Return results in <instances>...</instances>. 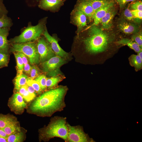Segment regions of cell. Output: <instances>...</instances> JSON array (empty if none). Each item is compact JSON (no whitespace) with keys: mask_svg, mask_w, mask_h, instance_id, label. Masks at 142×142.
<instances>
[{"mask_svg":"<svg viewBox=\"0 0 142 142\" xmlns=\"http://www.w3.org/2000/svg\"><path fill=\"white\" fill-rule=\"evenodd\" d=\"M68 90L66 86H60L47 91L36 98L31 104V111L42 117L50 116L66 106L64 100Z\"/></svg>","mask_w":142,"mask_h":142,"instance_id":"6da1fadb","label":"cell"},{"mask_svg":"<svg viewBox=\"0 0 142 142\" xmlns=\"http://www.w3.org/2000/svg\"><path fill=\"white\" fill-rule=\"evenodd\" d=\"M67 118L58 116L52 118L47 126L40 129L39 139L48 141L54 137H58L68 142Z\"/></svg>","mask_w":142,"mask_h":142,"instance_id":"7a4b0ae2","label":"cell"},{"mask_svg":"<svg viewBox=\"0 0 142 142\" xmlns=\"http://www.w3.org/2000/svg\"><path fill=\"white\" fill-rule=\"evenodd\" d=\"M93 25L90 28L89 36L84 40L88 52L96 53L104 51L107 47L109 37L102 29Z\"/></svg>","mask_w":142,"mask_h":142,"instance_id":"3957f363","label":"cell"},{"mask_svg":"<svg viewBox=\"0 0 142 142\" xmlns=\"http://www.w3.org/2000/svg\"><path fill=\"white\" fill-rule=\"evenodd\" d=\"M11 50L13 52H19L24 54L32 64H38L39 62L37 44L33 42L13 44Z\"/></svg>","mask_w":142,"mask_h":142,"instance_id":"277c9868","label":"cell"},{"mask_svg":"<svg viewBox=\"0 0 142 142\" xmlns=\"http://www.w3.org/2000/svg\"><path fill=\"white\" fill-rule=\"evenodd\" d=\"M44 28L43 24L41 23L28 27L19 35L12 39L11 41L13 44L20 43L37 40L44 32Z\"/></svg>","mask_w":142,"mask_h":142,"instance_id":"5b68a950","label":"cell"},{"mask_svg":"<svg viewBox=\"0 0 142 142\" xmlns=\"http://www.w3.org/2000/svg\"><path fill=\"white\" fill-rule=\"evenodd\" d=\"M66 62L65 59L58 55H54L42 63L43 71L50 77L61 74L60 67Z\"/></svg>","mask_w":142,"mask_h":142,"instance_id":"8992f818","label":"cell"},{"mask_svg":"<svg viewBox=\"0 0 142 142\" xmlns=\"http://www.w3.org/2000/svg\"><path fill=\"white\" fill-rule=\"evenodd\" d=\"M68 142H94L88 134L85 133L82 126L78 125L72 126L67 123Z\"/></svg>","mask_w":142,"mask_h":142,"instance_id":"52a82bcc","label":"cell"},{"mask_svg":"<svg viewBox=\"0 0 142 142\" xmlns=\"http://www.w3.org/2000/svg\"><path fill=\"white\" fill-rule=\"evenodd\" d=\"M37 45L39 62L42 63L55 55L50 44L44 38L38 39Z\"/></svg>","mask_w":142,"mask_h":142,"instance_id":"ba28073f","label":"cell"},{"mask_svg":"<svg viewBox=\"0 0 142 142\" xmlns=\"http://www.w3.org/2000/svg\"><path fill=\"white\" fill-rule=\"evenodd\" d=\"M43 34L47 40L50 44L52 49L56 55L65 59L68 58L69 53L65 51L61 48L58 41L49 34L47 29L44 31Z\"/></svg>","mask_w":142,"mask_h":142,"instance_id":"9c48e42d","label":"cell"},{"mask_svg":"<svg viewBox=\"0 0 142 142\" xmlns=\"http://www.w3.org/2000/svg\"><path fill=\"white\" fill-rule=\"evenodd\" d=\"M8 104L11 109L17 113L23 111L27 105L23 98L19 93L13 95L10 99Z\"/></svg>","mask_w":142,"mask_h":142,"instance_id":"30bf717a","label":"cell"},{"mask_svg":"<svg viewBox=\"0 0 142 142\" xmlns=\"http://www.w3.org/2000/svg\"><path fill=\"white\" fill-rule=\"evenodd\" d=\"M75 9L88 17L90 20H92L94 13V10L91 5L87 0H79L77 3Z\"/></svg>","mask_w":142,"mask_h":142,"instance_id":"8fae6325","label":"cell"},{"mask_svg":"<svg viewBox=\"0 0 142 142\" xmlns=\"http://www.w3.org/2000/svg\"><path fill=\"white\" fill-rule=\"evenodd\" d=\"M116 12V10L114 6L108 11L100 21L102 29H108L111 27L113 20Z\"/></svg>","mask_w":142,"mask_h":142,"instance_id":"7c38bea8","label":"cell"},{"mask_svg":"<svg viewBox=\"0 0 142 142\" xmlns=\"http://www.w3.org/2000/svg\"><path fill=\"white\" fill-rule=\"evenodd\" d=\"M74 11L73 16V21L77 27L78 31L79 32L83 27L87 25L86 16L76 9Z\"/></svg>","mask_w":142,"mask_h":142,"instance_id":"4fadbf2b","label":"cell"},{"mask_svg":"<svg viewBox=\"0 0 142 142\" xmlns=\"http://www.w3.org/2000/svg\"><path fill=\"white\" fill-rule=\"evenodd\" d=\"M8 27L0 28V52L8 53L9 44L7 39Z\"/></svg>","mask_w":142,"mask_h":142,"instance_id":"5bb4252c","label":"cell"},{"mask_svg":"<svg viewBox=\"0 0 142 142\" xmlns=\"http://www.w3.org/2000/svg\"><path fill=\"white\" fill-rule=\"evenodd\" d=\"M114 3L115 2H114L96 10L93 16L92 19L94 20V23L93 25L97 26L100 23L102 19L105 16L108 11L114 6Z\"/></svg>","mask_w":142,"mask_h":142,"instance_id":"9a60e30c","label":"cell"},{"mask_svg":"<svg viewBox=\"0 0 142 142\" xmlns=\"http://www.w3.org/2000/svg\"><path fill=\"white\" fill-rule=\"evenodd\" d=\"M120 30L126 34H134L138 32L139 27L136 25L123 20L118 25Z\"/></svg>","mask_w":142,"mask_h":142,"instance_id":"2e32d148","label":"cell"},{"mask_svg":"<svg viewBox=\"0 0 142 142\" xmlns=\"http://www.w3.org/2000/svg\"><path fill=\"white\" fill-rule=\"evenodd\" d=\"M62 3L63 1L57 0H41L39 6L44 9L54 10L58 8Z\"/></svg>","mask_w":142,"mask_h":142,"instance_id":"e0dca14e","label":"cell"},{"mask_svg":"<svg viewBox=\"0 0 142 142\" xmlns=\"http://www.w3.org/2000/svg\"><path fill=\"white\" fill-rule=\"evenodd\" d=\"M116 43L119 45H126L137 53L142 50V48L131 39L123 38L117 41Z\"/></svg>","mask_w":142,"mask_h":142,"instance_id":"ac0fdd59","label":"cell"},{"mask_svg":"<svg viewBox=\"0 0 142 142\" xmlns=\"http://www.w3.org/2000/svg\"><path fill=\"white\" fill-rule=\"evenodd\" d=\"M92 6L94 12L98 9L114 2V0H87Z\"/></svg>","mask_w":142,"mask_h":142,"instance_id":"d6986e66","label":"cell"},{"mask_svg":"<svg viewBox=\"0 0 142 142\" xmlns=\"http://www.w3.org/2000/svg\"><path fill=\"white\" fill-rule=\"evenodd\" d=\"M130 65L134 67L136 71L142 68V59L138 55L132 54L129 58Z\"/></svg>","mask_w":142,"mask_h":142,"instance_id":"ffe728a7","label":"cell"},{"mask_svg":"<svg viewBox=\"0 0 142 142\" xmlns=\"http://www.w3.org/2000/svg\"><path fill=\"white\" fill-rule=\"evenodd\" d=\"M28 78L23 73L17 74L14 81V88L18 91L22 86L26 84Z\"/></svg>","mask_w":142,"mask_h":142,"instance_id":"44dd1931","label":"cell"},{"mask_svg":"<svg viewBox=\"0 0 142 142\" xmlns=\"http://www.w3.org/2000/svg\"><path fill=\"white\" fill-rule=\"evenodd\" d=\"M18 123L16 120L8 124L2 129L8 136L17 131H21Z\"/></svg>","mask_w":142,"mask_h":142,"instance_id":"7402d4cb","label":"cell"},{"mask_svg":"<svg viewBox=\"0 0 142 142\" xmlns=\"http://www.w3.org/2000/svg\"><path fill=\"white\" fill-rule=\"evenodd\" d=\"M24 138V133L20 131L8 135L7 140L8 142H21L23 141Z\"/></svg>","mask_w":142,"mask_h":142,"instance_id":"603a6c76","label":"cell"},{"mask_svg":"<svg viewBox=\"0 0 142 142\" xmlns=\"http://www.w3.org/2000/svg\"><path fill=\"white\" fill-rule=\"evenodd\" d=\"M12 116L9 115L0 114V128L3 129L7 125L16 120Z\"/></svg>","mask_w":142,"mask_h":142,"instance_id":"cb8c5ba5","label":"cell"},{"mask_svg":"<svg viewBox=\"0 0 142 142\" xmlns=\"http://www.w3.org/2000/svg\"><path fill=\"white\" fill-rule=\"evenodd\" d=\"M14 54L16 59L17 63V74H22L23 73L24 67L23 60L17 52H14Z\"/></svg>","mask_w":142,"mask_h":142,"instance_id":"d4e9b609","label":"cell"},{"mask_svg":"<svg viewBox=\"0 0 142 142\" xmlns=\"http://www.w3.org/2000/svg\"><path fill=\"white\" fill-rule=\"evenodd\" d=\"M62 79L61 77L57 76L52 77L49 78H47V88H50L55 86Z\"/></svg>","mask_w":142,"mask_h":142,"instance_id":"484cf974","label":"cell"},{"mask_svg":"<svg viewBox=\"0 0 142 142\" xmlns=\"http://www.w3.org/2000/svg\"><path fill=\"white\" fill-rule=\"evenodd\" d=\"M26 84L32 87L35 91L38 94L41 93L42 90L39 83L36 81L28 78Z\"/></svg>","mask_w":142,"mask_h":142,"instance_id":"4316f807","label":"cell"},{"mask_svg":"<svg viewBox=\"0 0 142 142\" xmlns=\"http://www.w3.org/2000/svg\"><path fill=\"white\" fill-rule=\"evenodd\" d=\"M9 61L8 53L0 52V68L7 66Z\"/></svg>","mask_w":142,"mask_h":142,"instance_id":"83f0119b","label":"cell"},{"mask_svg":"<svg viewBox=\"0 0 142 142\" xmlns=\"http://www.w3.org/2000/svg\"><path fill=\"white\" fill-rule=\"evenodd\" d=\"M47 78L46 76L41 75L38 76L35 80L39 84L42 90L45 89L46 88V82Z\"/></svg>","mask_w":142,"mask_h":142,"instance_id":"f1b7e54d","label":"cell"},{"mask_svg":"<svg viewBox=\"0 0 142 142\" xmlns=\"http://www.w3.org/2000/svg\"><path fill=\"white\" fill-rule=\"evenodd\" d=\"M133 40L135 42L142 48V35L141 33L138 32L134 33L131 37Z\"/></svg>","mask_w":142,"mask_h":142,"instance_id":"f546056e","label":"cell"},{"mask_svg":"<svg viewBox=\"0 0 142 142\" xmlns=\"http://www.w3.org/2000/svg\"><path fill=\"white\" fill-rule=\"evenodd\" d=\"M11 24L9 19L3 16L0 18V28L8 27Z\"/></svg>","mask_w":142,"mask_h":142,"instance_id":"4dcf8cb0","label":"cell"},{"mask_svg":"<svg viewBox=\"0 0 142 142\" xmlns=\"http://www.w3.org/2000/svg\"><path fill=\"white\" fill-rule=\"evenodd\" d=\"M124 14L126 19L130 21H133L136 18L133 16L131 10L129 9L128 8L125 9L124 12Z\"/></svg>","mask_w":142,"mask_h":142,"instance_id":"1f68e13d","label":"cell"},{"mask_svg":"<svg viewBox=\"0 0 142 142\" xmlns=\"http://www.w3.org/2000/svg\"><path fill=\"white\" fill-rule=\"evenodd\" d=\"M39 73V70L38 68L35 65L32 66L30 75V78L34 79L38 75Z\"/></svg>","mask_w":142,"mask_h":142,"instance_id":"d6a6232c","label":"cell"},{"mask_svg":"<svg viewBox=\"0 0 142 142\" xmlns=\"http://www.w3.org/2000/svg\"><path fill=\"white\" fill-rule=\"evenodd\" d=\"M132 10H137L142 11V2L141 1L135 2L130 5Z\"/></svg>","mask_w":142,"mask_h":142,"instance_id":"836d02e7","label":"cell"},{"mask_svg":"<svg viewBox=\"0 0 142 142\" xmlns=\"http://www.w3.org/2000/svg\"><path fill=\"white\" fill-rule=\"evenodd\" d=\"M21 95L23 99L28 102L31 101L35 97L29 93L28 90L27 88Z\"/></svg>","mask_w":142,"mask_h":142,"instance_id":"e575fe53","label":"cell"},{"mask_svg":"<svg viewBox=\"0 0 142 142\" xmlns=\"http://www.w3.org/2000/svg\"><path fill=\"white\" fill-rule=\"evenodd\" d=\"M136 0H116V2L118 4L120 9L122 8L130 2H134Z\"/></svg>","mask_w":142,"mask_h":142,"instance_id":"d590c367","label":"cell"},{"mask_svg":"<svg viewBox=\"0 0 142 142\" xmlns=\"http://www.w3.org/2000/svg\"><path fill=\"white\" fill-rule=\"evenodd\" d=\"M131 12L133 16L136 18L141 19L142 18V11L137 10H131Z\"/></svg>","mask_w":142,"mask_h":142,"instance_id":"8d00e7d4","label":"cell"},{"mask_svg":"<svg viewBox=\"0 0 142 142\" xmlns=\"http://www.w3.org/2000/svg\"><path fill=\"white\" fill-rule=\"evenodd\" d=\"M21 58L23 62L24 65L28 63V57L23 53L19 52H16Z\"/></svg>","mask_w":142,"mask_h":142,"instance_id":"74e56055","label":"cell"},{"mask_svg":"<svg viewBox=\"0 0 142 142\" xmlns=\"http://www.w3.org/2000/svg\"><path fill=\"white\" fill-rule=\"evenodd\" d=\"M31 67L32 66L28 63L24 65L23 71L26 74L29 75Z\"/></svg>","mask_w":142,"mask_h":142,"instance_id":"f35d334b","label":"cell"},{"mask_svg":"<svg viewBox=\"0 0 142 142\" xmlns=\"http://www.w3.org/2000/svg\"><path fill=\"white\" fill-rule=\"evenodd\" d=\"M27 89L31 95L35 97L36 94L35 91L33 88L31 86L27 85Z\"/></svg>","mask_w":142,"mask_h":142,"instance_id":"ab89813d","label":"cell"},{"mask_svg":"<svg viewBox=\"0 0 142 142\" xmlns=\"http://www.w3.org/2000/svg\"><path fill=\"white\" fill-rule=\"evenodd\" d=\"M8 136V135L4 130L0 128V137L7 139Z\"/></svg>","mask_w":142,"mask_h":142,"instance_id":"60d3db41","label":"cell"},{"mask_svg":"<svg viewBox=\"0 0 142 142\" xmlns=\"http://www.w3.org/2000/svg\"><path fill=\"white\" fill-rule=\"evenodd\" d=\"M7 142L6 139L0 137V142Z\"/></svg>","mask_w":142,"mask_h":142,"instance_id":"b9f144b4","label":"cell"},{"mask_svg":"<svg viewBox=\"0 0 142 142\" xmlns=\"http://www.w3.org/2000/svg\"><path fill=\"white\" fill-rule=\"evenodd\" d=\"M138 55L142 59V50L138 53Z\"/></svg>","mask_w":142,"mask_h":142,"instance_id":"7bdbcfd3","label":"cell"},{"mask_svg":"<svg viewBox=\"0 0 142 142\" xmlns=\"http://www.w3.org/2000/svg\"><path fill=\"white\" fill-rule=\"evenodd\" d=\"M57 0L59 1H63L64 0Z\"/></svg>","mask_w":142,"mask_h":142,"instance_id":"ee69618b","label":"cell"},{"mask_svg":"<svg viewBox=\"0 0 142 142\" xmlns=\"http://www.w3.org/2000/svg\"><path fill=\"white\" fill-rule=\"evenodd\" d=\"M1 8H0V11H1Z\"/></svg>","mask_w":142,"mask_h":142,"instance_id":"f6af8a7d","label":"cell"},{"mask_svg":"<svg viewBox=\"0 0 142 142\" xmlns=\"http://www.w3.org/2000/svg\"></svg>","mask_w":142,"mask_h":142,"instance_id":"bcb514c9","label":"cell"}]
</instances>
